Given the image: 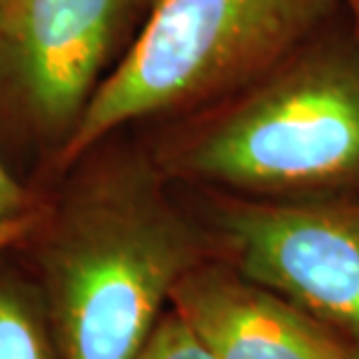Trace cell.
Returning <instances> with one entry per match:
<instances>
[{
  "label": "cell",
  "instance_id": "8992f818",
  "mask_svg": "<svg viewBox=\"0 0 359 359\" xmlns=\"http://www.w3.org/2000/svg\"><path fill=\"white\" fill-rule=\"evenodd\" d=\"M168 306L215 359H359L353 343L219 255L187 273Z\"/></svg>",
  "mask_w": 359,
  "mask_h": 359
},
{
  "label": "cell",
  "instance_id": "277c9868",
  "mask_svg": "<svg viewBox=\"0 0 359 359\" xmlns=\"http://www.w3.org/2000/svg\"><path fill=\"white\" fill-rule=\"evenodd\" d=\"M205 224L222 259L359 348V194L318 201L210 194Z\"/></svg>",
  "mask_w": 359,
  "mask_h": 359
},
{
  "label": "cell",
  "instance_id": "ba28073f",
  "mask_svg": "<svg viewBox=\"0 0 359 359\" xmlns=\"http://www.w3.org/2000/svg\"><path fill=\"white\" fill-rule=\"evenodd\" d=\"M133 359H215L196 332L173 308H166Z\"/></svg>",
  "mask_w": 359,
  "mask_h": 359
},
{
  "label": "cell",
  "instance_id": "3957f363",
  "mask_svg": "<svg viewBox=\"0 0 359 359\" xmlns=\"http://www.w3.org/2000/svg\"><path fill=\"white\" fill-rule=\"evenodd\" d=\"M343 12V0H156L56 149V166H73L128 124L229 96Z\"/></svg>",
  "mask_w": 359,
  "mask_h": 359
},
{
  "label": "cell",
  "instance_id": "30bf717a",
  "mask_svg": "<svg viewBox=\"0 0 359 359\" xmlns=\"http://www.w3.org/2000/svg\"><path fill=\"white\" fill-rule=\"evenodd\" d=\"M47 215H49V208L45 205L35 212L21 215V217L0 219V255H3L5 250L19 245L21 241L38 233V229L42 226V222L47 219Z\"/></svg>",
  "mask_w": 359,
  "mask_h": 359
},
{
  "label": "cell",
  "instance_id": "5b68a950",
  "mask_svg": "<svg viewBox=\"0 0 359 359\" xmlns=\"http://www.w3.org/2000/svg\"><path fill=\"white\" fill-rule=\"evenodd\" d=\"M135 0H0V93L59 147L103 82Z\"/></svg>",
  "mask_w": 359,
  "mask_h": 359
},
{
  "label": "cell",
  "instance_id": "8fae6325",
  "mask_svg": "<svg viewBox=\"0 0 359 359\" xmlns=\"http://www.w3.org/2000/svg\"><path fill=\"white\" fill-rule=\"evenodd\" d=\"M343 3H346V10L350 14V19H353V24L359 31V0H343Z\"/></svg>",
  "mask_w": 359,
  "mask_h": 359
},
{
  "label": "cell",
  "instance_id": "7a4b0ae2",
  "mask_svg": "<svg viewBox=\"0 0 359 359\" xmlns=\"http://www.w3.org/2000/svg\"><path fill=\"white\" fill-rule=\"evenodd\" d=\"M149 154L170 182L236 198L359 194V31L348 10L245 87L175 117Z\"/></svg>",
  "mask_w": 359,
  "mask_h": 359
},
{
  "label": "cell",
  "instance_id": "9c48e42d",
  "mask_svg": "<svg viewBox=\"0 0 359 359\" xmlns=\"http://www.w3.org/2000/svg\"><path fill=\"white\" fill-rule=\"evenodd\" d=\"M45 208V203L26 189L24 184L14 177L3 161H0V219L21 217V215L35 212Z\"/></svg>",
  "mask_w": 359,
  "mask_h": 359
},
{
  "label": "cell",
  "instance_id": "7c38bea8",
  "mask_svg": "<svg viewBox=\"0 0 359 359\" xmlns=\"http://www.w3.org/2000/svg\"><path fill=\"white\" fill-rule=\"evenodd\" d=\"M156 3V0H135V7H145V10H149Z\"/></svg>",
  "mask_w": 359,
  "mask_h": 359
},
{
  "label": "cell",
  "instance_id": "6da1fadb",
  "mask_svg": "<svg viewBox=\"0 0 359 359\" xmlns=\"http://www.w3.org/2000/svg\"><path fill=\"white\" fill-rule=\"evenodd\" d=\"M168 187L152 154L114 152L49 208L40 269L61 359H133L175 285L219 255Z\"/></svg>",
  "mask_w": 359,
  "mask_h": 359
},
{
  "label": "cell",
  "instance_id": "52a82bcc",
  "mask_svg": "<svg viewBox=\"0 0 359 359\" xmlns=\"http://www.w3.org/2000/svg\"><path fill=\"white\" fill-rule=\"evenodd\" d=\"M0 359H49L45 325L31 294L0 278Z\"/></svg>",
  "mask_w": 359,
  "mask_h": 359
}]
</instances>
